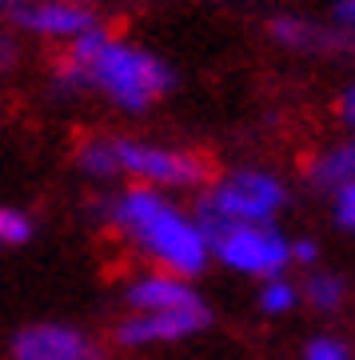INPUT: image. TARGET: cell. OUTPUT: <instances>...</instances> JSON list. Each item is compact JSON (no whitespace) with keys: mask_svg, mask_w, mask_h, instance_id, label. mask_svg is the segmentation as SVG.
<instances>
[{"mask_svg":"<svg viewBox=\"0 0 355 360\" xmlns=\"http://www.w3.org/2000/svg\"><path fill=\"white\" fill-rule=\"evenodd\" d=\"M56 84L60 89H92L108 96L124 112H144L160 96L172 92L176 72L156 52L128 44V40L92 28L88 37L68 44V56L56 65Z\"/></svg>","mask_w":355,"mask_h":360,"instance_id":"cell-1","label":"cell"},{"mask_svg":"<svg viewBox=\"0 0 355 360\" xmlns=\"http://www.w3.org/2000/svg\"><path fill=\"white\" fill-rule=\"evenodd\" d=\"M104 212L144 257H152L160 264V272L188 281L203 269V260L212 252L200 220L188 217L180 205H172L160 188L132 184L124 193H116L104 205Z\"/></svg>","mask_w":355,"mask_h":360,"instance_id":"cell-2","label":"cell"},{"mask_svg":"<svg viewBox=\"0 0 355 360\" xmlns=\"http://www.w3.org/2000/svg\"><path fill=\"white\" fill-rule=\"evenodd\" d=\"M76 165L88 176H132L148 188H192L208 176V165L196 153L132 141V136L84 141L76 153Z\"/></svg>","mask_w":355,"mask_h":360,"instance_id":"cell-3","label":"cell"},{"mask_svg":"<svg viewBox=\"0 0 355 360\" xmlns=\"http://www.w3.org/2000/svg\"><path fill=\"white\" fill-rule=\"evenodd\" d=\"M212 257H220L228 269L252 272V276H283L292 264V240L276 229V224H236V220H212L196 217Z\"/></svg>","mask_w":355,"mask_h":360,"instance_id":"cell-4","label":"cell"},{"mask_svg":"<svg viewBox=\"0 0 355 360\" xmlns=\"http://www.w3.org/2000/svg\"><path fill=\"white\" fill-rule=\"evenodd\" d=\"M283 205H288V188L279 176L260 172V168H236L200 196L196 217L236 220V224H272Z\"/></svg>","mask_w":355,"mask_h":360,"instance_id":"cell-5","label":"cell"},{"mask_svg":"<svg viewBox=\"0 0 355 360\" xmlns=\"http://www.w3.org/2000/svg\"><path fill=\"white\" fill-rule=\"evenodd\" d=\"M4 13L16 28H25L32 37L68 40V44H76L92 28H100L96 13L76 0H4Z\"/></svg>","mask_w":355,"mask_h":360,"instance_id":"cell-6","label":"cell"},{"mask_svg":"<svg viewBox=\"0 0 355 360\" xmlns=\"http://www.w3.org/2000/svg\"><path fill=\"white\" fill-rule=\"evenodd\" d=\"M13 360H104V348L72 324H28L13 336Z\"/></svg>","mask_w":355,"mask_h":360,"instance_id":"cell-7","label":"cell"},{"mask_svg":"<svg viewBox=\"0 0 355 360\" xmlns=\"http://www.w3.org/2000/svg\"><path fill=\"white\" fill-rule=\"evenodd\" d=\"M212 324L208 304L200 309H176V312H132L128 321L116 324V345L136 348V345H168V340H184V336L200 333Z\"/></svg>","mask_w":355,"mask_h":360,"instance_id":"cell-8","label":"cell"},{"mask_svg":"<svg viewBox=\"0 0 355 360\" xmlns=\"http://www.w3.org/2000/svg\"><path fill=\"white\" fill-rule=\"evenodd\" d=\"M124 304L136 312H176V309H200L203 300L184 276L172 272H148L124 288Z\"/></svg>","mask_w":355,"mask_h":360,"instance_id":"cell-9","label":"cell"},{"mask_svg":"<svg viewBox=\"0 0 355 360\" xmlns=\"http://www.w3.org/2000/svg\"><path fill=\"white\" fill-rule=\"evenodd\" d=\"M267 37L283 44V49H300V52H328V49H343L347 40L331 28H319L304 16H272L267 25Z\"/></svg>","mask_w":355,"mask_h":360,"instance_id":"cell-10","label":"cell"},{"mask_svg":"<svg viewBox=\"0 0 355 360\" xmlns=\"http://www.w3.org/2000/svg\"><path fill=\"white\" fill-rule=\"evenodd\" d=\"M307 176L316 188H343L347 180H355V132L347 136L343 144L328 148V153H319L312 165H307Z\"/></svg>","mask_w":355,"mask_h":360,"instance_id":"cell-11","label":"cell"},{"mask_svg":"<svg viewBox=\"0 0 355 360\" xmlns=\"http://www.w3.org/2000/svg\"><path fill=\"white\" fill-rule=\"evenodd\" d=\"M295 300H300V292H295V284L283 281V276H272V281H264V288H260V309H264L267 316H283L288 309H295Z\"/></svg>","mask_w":355,"mask_h":360,"instance_id":"cell-12","label":"cell"},{"mask_svg":"<svg viewBox=\"0 0 355 360\" xmlns=\"http://www.w3.org/2000/svg\"><path fill=\"white\" fill-rule=\"evenodd\" d=\"M304 296L312 300V309L331 312V309H340V300H343V281L340 276H307Z\"/></svg>","mask_w":355,"mask_h":360,"instance_id":"cell-13","label":"cell"},{"mask_svg":"<svg viewBox=\"0 0 355 360\" xmlns=\"http://www.w3.org/2000/svg\"><path fill=\"white\" fill-rule=\"evenodd\" d=\"M32 217H28L25 208H0V240L8 248H16V245H28L32 240Z\"/></svg>","mask_w":355,"mask_h":360,"instance_id":"cell-14","label":"cell"},{"mask_svg":"<svg viewBox=\"0 0 355 360\" xmlns=\"http://www.w3.org/2000/svg\"><path fill=\"white\" fill-rule=\"evenodd\" d=\"M304 360H351V348L340 336H312L304 348Z\"/></svg>","mask_w":355,"mask_h":360,"instance_id":"cell-15","label":"cell"},{"mask_svg":"<svg viewBox=\"0 0 355 360\" xmlns=\"http://www.w3.org/2000/svg\"><path fill=\"white\" fill-rule=\"evenodd\" d=\"M331 217H335V224L347 232H355V180H347L343 188H335L331 193Z\"/></svg>","mask_w":355,"mask_h":360,"instance_id":"cell-16","label":"cell"},{"mask_svg":"<svg viewBox=\"0 0 355 360\" xmlns=\"http://www.w3.org/2000/svg\"><path fill=\"white\" fill-rule=\"evenodd\" d=\"M331 20H335V28H343V32L355 37V0H335L331 4Z\"/></svg>","mask_w":355,"mask_h":360,"instance_id":"cell-17","label":"cell"},{"mask_svg":"<svg viewBox=\"0 0 355 360\" xmlns=\"http://www.w3.org/2000/svg\"><path fill=\"white\" fill-rule=\"evenodd\" d=\"M335 112H340V120L355 132V84L340 92V104H335Z\"/></svg>","mask_w":355,"mask_h":360,"instance_id":"cell-18","label":"cell"},{"mask_svg":"<svg viewBox=\"0 0 355 360\" xmlns=\"http://www.w3.org/2000/svg\"><path fill=\"white\" fill-rule=\"evenodd\" d=\"M316 257H319L316 240H292V260L295 264H316Z\"/></svg>","mask_w":355,"mask_h":360,"instance_id":"cell-19","label":"cell"},{"mask_svg":"<svg viewBox=\"0 0 355 360\" xmlns=\"http://www.w3.org/2000/svg\"><path fill=\"white\" fill-rule=\"evenodd\" d=\"M76 4H84V0H76Z\"/></svg>","mask_w":355,"mask_h":360,"instance_id":"cell-20","label":"cell"}]
</instances>
